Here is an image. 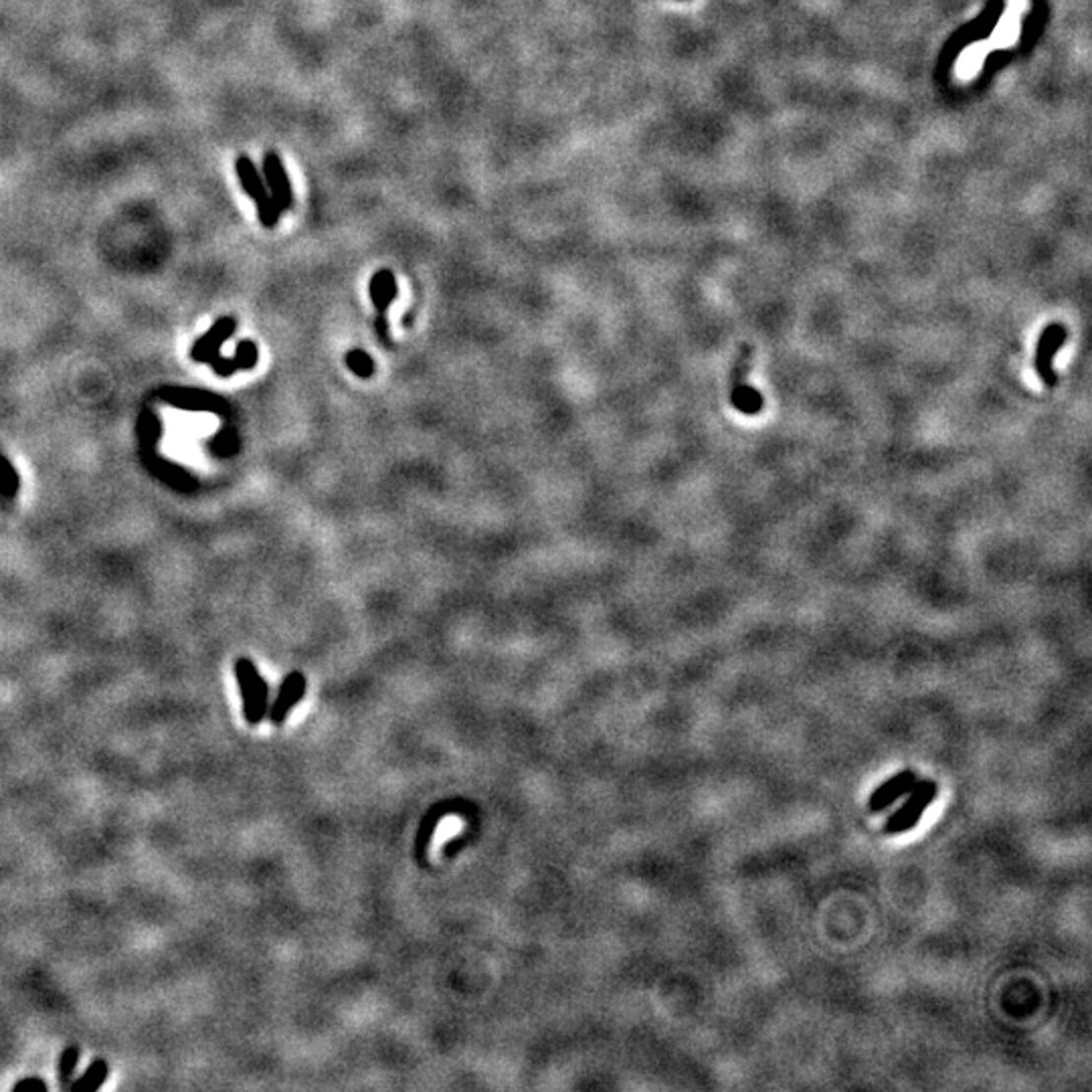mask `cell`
<instances>
[{
    "mask_svg": "<svg viewBox=\"0 0 1092 1092\" xmlns=\"http://www.w3.org/2000/svg\"><path fill=\"white\" fill-rule=\"evenodd\" d=\"M233 670L243 700V718L250 726H257L269 710V684L250 658L235 660Z\"/></svg>",
    "mask_w": 1092,
    "mask_h": 1092,
    "instance_id": "7a4b0ae2",
    "label": "cell"
},
{
    "mask_svg": "<svg viewBox=\"0 0 1092 1092\" xmlns=\"http://www.w3.org/2000/svg\"><path fill=\"white\" fill-rule=\"evenodd\" d=\"M235 175H237V179H239V182H241L243 192H246V194L255 202V205H257V202H261L263 198L269 196V190H267V184H265V181H263V175H261V171L257 169V165H255V162H254L250 156H246V154L237 156V160H235Z\"/></svg>",
    "mask_w": 1092,
    "mask_h": 1092,
    "instance_id": "7c38bea8",
    "label": "cell"
},
{
    "mask_svg": "<svg viewBox=\"0 0 1092 1092\" xmlns=\"http://www.w3.org/2000/svg\"><path fill=\"white\" fill-rule=\"evenodd\" d=\"M237 320L233 316H223L213 327L202 334L190 348V358L196 362L213 364L221 356V346L235 334Z\"/></svg>",
    "mask_w": 1092,
    "mask_h": 1092,
    "instance_id": "9c48e42d",
    "label": "cell"
},
{
    "mask_svg": "<svg viewBox=\"0 0 1092 1092\" xmlns=\"http://www.w3.org/2000/svg\"><path fill=\"white\" fill-rule=\"evenodd\" d=\"M79 1060H81V1048L77 1044H69L61 1052V1056L57 1060V1080H59L61 1090H69V1086L75 1078V1070H77Z\"/></svg>",
    "mask_w": 1092,
    "mask_h": 1092,
    "instance_id": "9a60e30c",
    "label": "cell"
},
{
    "mask_svg": "<svg viewBox=\"0 0 1092 1092\" xmlns=\"http://www.w3.org/2000/svg\"><path fill=\"white\" fill-rule=\"evenodd\" d=\"M1066 327L1064 324H1050V327H1046L1038 338V346H1036V356H1034V367H1036V373L1040 377V381L1048 387V389H1055L1058 385V375L1055 373V367H1052V360H1055L1056 352L1062 348V344L1066 342Z\"/></svg>",
    "mask_w": 1092,
    "mask_h": 1092,
    "instance_id": "5b68a950",
    "label": "cell"
},
{
    "mask_svg": "<svg viewBox=\"0 0 1092 1092\" xmlns=\"http://www.w3.org/2000/svg\"><path fill=\"white\" fill-rule=\"evenodd\" d=\"M261 175H263V181L267 184V190L269 194L273 196V200L277 202V205L281 207L283 213H288L294 209V188H292V182H290V177H288V171L286 167H283V160L281 156L275 152V150H267L263 154V160H261Z\"/></svg>",
    "mask_w": 1092,
    "mask_h": 1092,
    "instance_id": "52a82bcc",
    "label": "cell"
},
{
    "mask_svg": "<svg viewBox=\"0 0 1092 1092\" xmlns=\"http://www.w3.org/2000/svg\"><path fill=\"white\" fill-rule=\"evenodd\" d=\"M167 402H173L177 404V407H182V409H205V411H219L225 407V400H221L219 397L211 395V393H200V391H184V389H171L167 391V397H165Z\"/></svg>",
    "mask_w": 1092,
    "mask_h": 1092,
    "instance_id": "4fadbf2b",
    "label": "cell"
},
{
    "mask_svg": "<svg viewBox=\"0 0 1092 1092\" xmlns=\"http://www.w3.org/2000/svg\"><path fill=\"white\" fill-rule=\"evenodd\" d=\"M937 793H939L937 781L918 779L914 783V787L907 793V799L903 801V805H899L897 812H893V816L886 820L884 834L901 836V834H907L909 830L916 828L920 818L926 812V807H930V803L937 799Z\"/></svg>",
    "mask_w": 1092,
    "mask_h": 1092,
    "instance_id": "3957f363",
    "label": "cell"
},
{
    "mask_svg": "<svg viewBox=\"0 0 1092 1092\" xmlns=\"http://www.w3.org/2000/svg\"><path fill=\"white\" fill-rule=\"evenodd\" d=\"M109 1078V1064L104 1058H96L81 1076L73 1078L69 1090L73 1092H94Z\"/></svg>",
    "mask_w": 1092,
    "mask_h": 1092,
    "instance_id": "5bb4252c",
    "label": "cell"
},
{
    "mask_svg": "<svg viewBox=\"0 0 1092 1092\" xmlns=\"http://www.w3.org/2000/svg\"><path fill=\"white\" fill-rule=\"evenodd\" d=\"M306 688H308V680L302 672L294 670L290 672L286 678L281 680V686L277 691V696L273 700V704L269 706L267 710V716H269V722L273 726H283L290 716V712L296 708L298 702L304 700L306 696Z\"/></svg>",
    "mask_w": 1092,
    "mask_h": 1092,
    "instance_id": "ba28073f",
    "label": "cell"
},
{
    "mask_svg": "<svg viewBox=\"0 0 1092 1092\" xmlns=\"http://www.w3.org/2000/svg\"><path fill=\"white\" fill-rule=\"evenodd\" d=\"M259 360V348L254 340H241L237 344V352L229 358L225 356H219L213 364L211 369L215 375L223 377V379H229L233 377L235 373L239 371H252L255 369V364Z\"/></svg>",
    "mask_w": 1092,
    "mask_h": 1092,
    "instance_id": "8fae6325",
    "label": "cell"
},
{
    "mask_svg": "<svg viewBox=\"0 0 1092 1092\" xmlns=\"http://www.w3.org/2000/svg\"><path fill=\"white\" fill-rule=\"evenodd\" d=\"M753 364V346L743 344L731 373V402L743 415H759L763 411V395L747 385V375Z\"/></svg>",
    "mask_w": 1092,
    "mask_h": 1092,
    "instance_id": "277c9868",
    "label": "cell"
},
{
    "mask_svg": "<svg viewBox=\"0 0 1092 1092\" xmlns=\"http://www.w3.org/2000/svg\"><path fill=\"white\" fill-rule=\"evenodd\" d=\"M1028 13H1030V0H1007L1005 11L995 31L987 38L978 40V43L969 45L959 53L955 63V79L959 84H971V81L982 73L991 53L1018 45L1020 33H1022V19Z\"/></svg>",
    "mask_w": 1092,
    "mask_h": 1092,
    "instance_id": "6da1fadb",
    "label": "cell"
},
{
    "mask_svg": "<svg viewBox=\"0 0 1092 1092\" xmlns=\"http://www.w3.org/2000/svg\"><path fill=\"white\" fill-rule=\"evenodd\" d=\"M397 294H399L397 277L391 269H379V271L373 273V277L369 281V296H371V302H373L375 312H377V322H375L377 336L383 344H391L387 312H389L391 304L397 300Z\"/></svg>",
    "mask_w": 1092,
    "mask_h": 1092,
    "instance_id": "8992f818",
    "label": "cell"
},
{
    "mask_svg": "<svg viewBox=\"0 0 1092 1092\" xmlns=\"http://www.w3.org/2000/svg\"><path fill=\"white\" fill-rule=\"evenodd\" d=\"M21 488V479L15 470V466L9 462V458L0 452V496L15 498Z\"/></svg>",
    "mask_w": 1092,
    "mask_h": 1092,
    "instance_id": "e0dca14e",
    "label": "cell"
},
{
    "mask_svg": "<svg viewBox=\"0 0 1092 1092\" xmlns=\"http://www.w3.org/2000/svg\"><path fill=\"white\" fill-rule=\"evenodd\" d=\"M15 1092H47L49 1086L36 1078V1076H29V1078H21L15 1086H13Z\"/></svg>",
    "mask_w": 1092,
    "mask_h": 1092,
    "instance_id": "d6986e66",
    "label": "cell"
},
{
    "mask_svg": "<svg viewBox=\"0 0 1092 1092\" xmlns=\"http://www.w3.org/2000/svg\"><path fill=\"white\" fill-rule=\"evenodd\" d=\"M344 362H346V369H348L354 377L364 379V381L371 379V377L375 375V371H377V364H375L373 356H371L369 352L360 350V348L348 350L346 356H344Z\"/></svg>",
    "mask_w": 1092,
    "mask_h": 1092,
    "instance_id": "2e32d148",
    "label": "cell"
},
{
    "mask_svg": "<svg viewBox=\"0 0 1092 1092\" xmlns=\"http://www.w3.org/2000/svg\"><path fill=\"white\" fill-rule=\"evenodd\" d=\"M255 209H257V219H259L261 227H265V229L277 227V223H279V219H281V215H283L281 207L273 200L271 194H269L267 198H263L261 202H257Z\"/></svg>",
    "mask_w": 1092,
    "mask_h": 1092,
    "instance_id": "ac0fdd59",
    "label": "cell"
},
{
    "mask_svg": "<svg viewBox=\"0 0 1092 1092\" xmlns=\"http://www.w3.org/2000/svg\"><path fill=\"white\" fill-rule=\"evenodd\" d=\"M918 781L916 773L912 771V768H905V771L897 773L895 777H890L888 781H884L882 785L876 787V791L870 795V812L872 814H882L884 809L893 807L901 797H905L912 787L914 783Z\"/></svg>",
    "mask_w": 1092,
    "mask_h": 1092,
    "instance_id": "30bf717a",
    "label": "cell"
}]
</instances>
